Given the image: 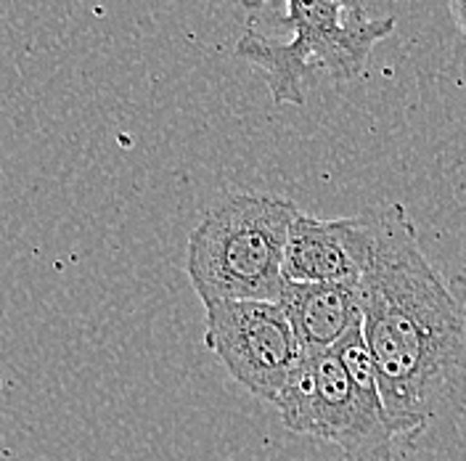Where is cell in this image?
Segmentation results:
<instances>
[{"mask_svg": "<svg viewBox=\"0 0 466 461\" xmlns=\"http://www.w3.org/2000/svg\"><path fill=\"white\" fill-rule=\"evenodd\" d=\"M273 0H241L244 8H262ZM281 25L291 40H273L247 27L233 54L258 67L276 104H305L302 80L310 64H319L331 80H355L366 72L379 40L395 29L392 16L374 19L358 0H284Z\"/></svg>", "mask_w": 466, "mask_h": 461, "instance_id": "obj_4", "label": "cell"}, {"mask_svg": "<svg viewBox=\"0 0 466 461\" xmlns=\"http://www.w3.org/2000/svg\"><path fill=\"white\" fill-rule=\"evenodd\" d=\"M299 207L276 194L238 191L215 204L186 244V273L204 305L228 300L279 302L284 250Z\"/></svg>", "mask_w": 466, "mask_h": 461, "instance_id": "obj_3", "label": "cell"}, {"mask_svg": "<svg viewBox=\"0 0 466 461\" xmlns=\"http://www.w3.org/2000/svg\"><path fill=\"white\" fill-rule=\"evenodd\" d=\"M273 405L289 433L337 446L342 461H392L398 437L363 329L331 350L305 353Z\"/></svg>", "mask_w": 466, "mask_h": 461, "instance_id": "obj_2", "label": "cell"}, {"mask_svg": "<svg viewBox=\"0 0 466 461\" xmlns=\"http://www.w3.org/2000/svg\"><path fill=\"white\" fill-rule=\"evenodd\" d=\"M279 305L289 318L305 353L337 347L355 329H363V300L358 282L284 284Z\"/></svg>", "mask_w": 466, "mask_h": 461, "instance_id": "obj_7", "label": "cell"}, {"mask_svg": "<svg viewBox=\"0 0 466 461\" xmlns=\"http://www.w3.org/2000/svg\"><path fill=\"white\" fill-rule=\"evenodd\" d=\"M363 258L366 233L358 215L319 220L299 210L291 220L284 250V282H358L363 271Z\"/></svg>", "mask_w": 466, "mask_h": 461, "instance_id": "obj_6", "label": "cell"}, {"mask_svg": "<svg viewBox=\"0 0 466 461\" xmlns=\"http://www.w3.org/2000/svg\"><path fill=\"white\" fill-rule=\"evenodd\" d=\"M204 347L255 398L276 404L305 350L279 302L228 300L204 305Z\"/></svg>", "mask_w": 466, "mask_h": 461, "instance_id": "obj_5", "label": "cell"}, {"mask_svg": "<svg viewBox=\"0 0 466 461\" xmlns=\"http://www.w3.org/2000/svg\"><path fill=\"white\" fill-rule=\"evenodd\" d=\"M451 8H453V16H456L459 27L466 35V0H451Z\"/></svg>", "mask_w": 466, "mask_h": 461, "instance_id": "obj_8", "label": "cell"}, {"mask_svg": "<svg viewBox=\"0 0 466 461\" xmlns=\"http://www.w3.org/2000/svg\"><path fill=\"white\" fill-rule=\"evenodd\" d=\"M366 258L360 271L363 340L398 440L413 443L466 398V302L421 250L400 202L360 215Z\"/></svg>", "mask_w": 466, "mask_h": 461, "instance_id": "obj_1", "label": "cell"}]
</instances>
